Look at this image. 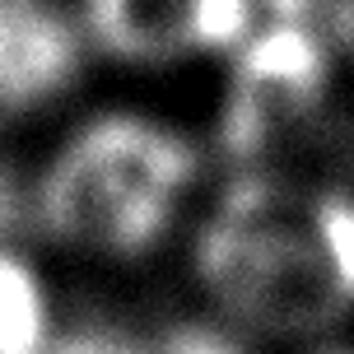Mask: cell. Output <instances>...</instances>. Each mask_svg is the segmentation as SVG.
Masks as SVG:
<instances>
[{
  "instance_id": "obj_4",
  "label": "cell",
  "mask_w": 354,
  "mask_h": 354,
  "mask_svg": "<svg viewBox=\"0 0 354 354\" xmlns=\"http://www.w3.org/2000/svg\"><path fill=\"white\" fill-rule=\"evenodd\" d=\"M98 61L126 71L219 66L252 15V0H75Z\"/></svg>"
},
{
  "instance_id": "obj_1",
  "label": "cell",
  "mask_w": 354,
  "mask_h": 354,
  "mask_svg": "<svg viewBox=\"0 0 354 354\" xmlns=\"http://www.w3.org/2000/svg\"><path fill=\"white\" fill-rule=\"evenodd\" d=\"M201 313L252 350H308L354 331V187L289 163L214 177L182 238Z\"/></svg>"
},
{
  "instance_id": "obj_3",
  "label": "cell",
  "mask_w": 354,
  "mask_h": 354,
  "mask_svg": "<svg viewBox=\"0 0 354 354\" xmlns=\"http://www.w3.org/2000/svg\"><path fill=\"white\" fill-rule=\"evenodd\" d=\"M93 66L75 0H0V126L71 117Z\"/></svg>"
},
{
  "instance_id": "obj_6",
  "label": "cell",
  "mask_w": 354,
  "mask_h": 354,
  "mask_svg": "<svg viewBox=\"0 0 354 354\" xmlns=\"http://www.w3.org/2000/svg\"><path fill=\"white\" fill-rule=\"evenodd\" d=\"M326 24H331L340 80H345V88H354V0H326Z\"/></svg>"
},
{
  "instance_id": "obj_5",
  "label": "cell",
  "mask_w": 354,
  "mask_h": 354,
  "mask_svg": "<svg viewBox=\"0 0 354 354\" xmlns=\"http://www.w3.org/2000/svg\"><path fill=\"white\" fill-rule=\"evenodd\" d=\"M66 313L47 257L0 243V354H61Z\"/></svg>"
},
{
  "instance_id": "obj_2",
  "label": "cell",
  "mask_w": 354,
  "mask_h": 354,
  "mask_svg": "<svg viewBox=\"0 0 354 354\" xmlns=\"http://www.w3.org/2000/svg\"><path fill=\"white\" fill-rule=\"evenodd\" d=\"M210 163L192 126L145 103L75 107L33 177L37 243L88 270H136L182 248Z\"/></svg>"
},
{
  "instance_id": "obj_7",
  "label": "cell",
  "mask_w": 354,
  "mask_h": 354,
  "mask_svg": "<svg viewBox=\"0 0 354 354\" xmlns=\"http://www.w3.org/2000/svg\"><path fill=\"white\" fill-rule=\"evenodd\" d=\"M294 354H354V336L322 340V345H308V350H294Z\"/></svg>"
}]
</instances>
